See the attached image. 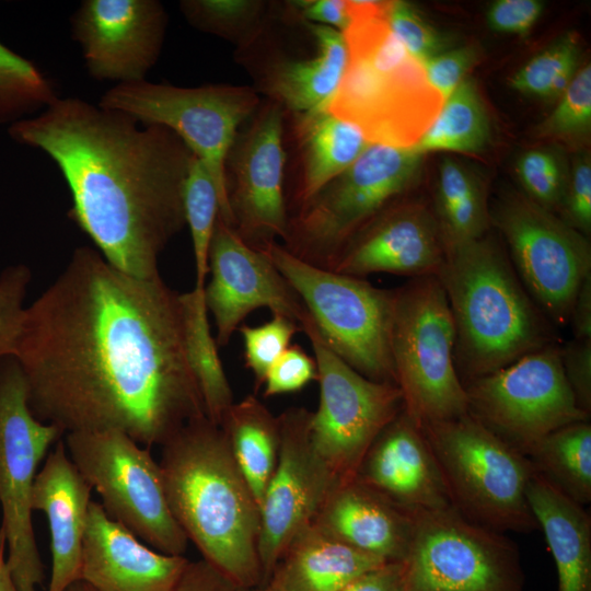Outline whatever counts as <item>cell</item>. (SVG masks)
I'll list each match as a JSON object with an SVG mask.
<instances>
[{"label": "cell", "mask_w": 591, "mask_h": 591, "mask_svg": "<svg viewBox=\"0 0 591 591\" xmlns=\"http://www.w3.org/2000/svg\"><path fill=\"white\" fill-rule=\"evenodd\" d=\"M179 293L89 246L26 306L15 352L36 419L65 434L117 430L162 445L206 416L184 345Z\"/></svg>", "instance_id": "obj_1"}, {"label": "cell", "mask_w": 591, "mask_h": 591, "mask_svg": "<svg viewBox=\"0 0 591 591\" xmlns=\"http://www.w3.org/2000/svg\"><path fill=\"white\" fill-rule=\"evenodd\" d=\"M8 132L55 162L71 193L68 216L109 264L139 278L160 275L161 253L186 224L194 155L174 132L78 97H57Z\"/></svg>", "instance_id": "obj_2"}, {"label": "cell", "mask_w": 591, "mask_h": 591, "mask_svg": "<svg viewBox=\"0 0 591 591\" xmlns=\"http://www.w3.org/2000/svg\"><path fill=\"white\" fill-rule=\"evenodd\" d=\"M161 448L166 499L188 541L239 589L262 586L259 505L223 429L204 416Z\"/></svg>", "instance_id": "obj_3"}, {"label": "cell", "mask_w": 591, "mask_h": 591, "mask_svg": "<svg viewBox=\"0 0 591 591\" xmlns=\"http://www.w3.org/2000/svg\"><path fill=\"white\" fill-rule=\"evenodd\" d=\"M437 277L455 326L454 360L463 384L557 344L554 324L493 237L447 246Z\"/></svg>", "instance_id": "obj_4"}, {"label": "cell", "mask_w": 591, "mask_h": 591, "mask_svg": "<svg viewBox=\"0 0 591 591\" xmlns=\"http://www.w3.org/2000/svg\"><path fill=\"white\" fill-rule=\"evenodd\" d=\"M348 2V62L328 111L357 126L370 143L414 147L443 100L392 33L385 1Z\"/></svg>", "instance_id": "obj_5"}, {"label": "cell", "mask_w": 591, "mask_h": 591, "mask_svg": "<svg viewBox=\"0 0 591 591\" xmlns=\"http://www.w3.org/2000/svg\"><path fill=\"white\" fill-rule=\"evenodd\" d=\"M455 326L437 276L394 289L390 350L403 409L420 428L467 413L455 367Z\"/></svg>", "instance_id": "obj_6"}, {"label": "cell", "mask_w": 591, "mask_h": 591, "mask_svg": "<svg viewBox=\"0 0 591 591\" xmlns=\"http://www.w3.org/2000/svg\"><path fill=\"white\" fill-rule=\"evenodd\" d=\"M421 429L462 515L502 533L540 529L526 497L533 468L524 454L468 413Z\"/></svg>", "instance_id": "obj_7"}, {"label": "cell", "mask_w": 591, "mask_h": 591, "mask_svg": "<svg viewBox=\"0 0 591 591\" xmlns=\"http://www.w3.org/2000/svg\"><path fill=\"white\" fill-rule=\"evenodd\" d=\"M262 252L300 297L333 352L363 376L395 384L390 350L394 290L313 266L277 242Z\"/></svg>", "instance_id": "obj_8"}, {"label": "cell", "mask_w": 591, "mask_h": 591, "mask_svg": "<svg viewBox=\"0 0 591 591\" xmlns=\"http://www.w3.org/2000/svg\"><path fill=\"white\" fill-rule=\"evenodd\" d=\"M422 157L414 147L370 143L346 171L300 206L289 219L282 246L329 269L349 239L412 187Z\"/></svg>", "instance_id": "obj_9"}, {"label": "cell", "mask_w": 591, "mask_h": 591, "mask_svg": "<svg viewBox=\"0 0 591 591\" xmlns=\"http://www.w3.org/2000/svg\"><path fill=\"white\" fill-rule=\"evenodd\" d=\"M258 104L256 92L247 86L181 88L142 80L114 85L97 105L174 132L208 170L219 196V218L233 229L227 160L239 127Z\"/></svg>", "instance_id": "obj_10"}, {"label": "cell", "mask_w": 591, "mask_h": 591, "mask_svg": "<svg viewBox=\"0 0 591 591\" xmlns=\"http://www.w3.org/2000/svg\"><path fill=\"white\" fill-rule=\"evenodd\" d=\"M63 442L111 519L153 549L184 556L189 541L170 509L150 448L117 430L70 432Z\"/></svg>", "instance_id": "obj_11"}, {"label": "cell", "mask_w": 591, "mask_h": 591, "mask_svg": "<svg viewBox=\"0 0 591 591\" xmlns=\"http://www.w3.org/2000/svg\"><path fill=\"white\" fill-rule=\"evenodd\" d=\"M404 591H523L515 543L452 506L415 513Z\"/></svg>", "instance_id": "obj_12"}, {"label": "cell", "mask_w": 591, "mask_h": 591, "mask_svg": "<svg viewBox=\"0 0 591 591\" xmlns=\"http://www.w3.org/2000/svg\"><path fill=\"white\" fill-rule=\"evenodd\" d=\"M65 436L34 417L15 356L0 360V508L7 538V564L19 591H37L45 567L32 522L31 491L37 468Z\"/></svg>", "instance_id": "obj_13"}, {"label": "cell", "mask_w": 591, "mask_h": 591, "mask_svg": "<svg viewBox=\"0 0 591 591\" xmlns=\"http://www.w3.org/2000/svg\"><path fill=\"white\" fill-rule=\"evenodd\" d=\"M299 326L311 343L318 372L311 442L337 482H349L375 438L403 409L402 393L396 384L372 381L341 360L310 314Z\"/></svg>", "instance_id": "obj_14"}, {"label": "cell", "mask_w": 591, "mask_h": 591, "mask_svg": "<svg viewBox=\"0 0 591 591\" xmlns=\"http://www.w3.org/2000/svg\"><path fill=\"white\" fill-rule=\"evenodd\" d=\"M467 413L521 453L565 425L589 420L549 345L464 384Z\"/></svg>", "instance_id": "obj_15"}, {"label": "cell", "mask_w": 591, "mask_h": 591, "mask_svg": "<svg viewBox=\"0 0 591 591\" xmlns=\"http://www.w3.org/2000/svg\"><path fill=\"white\" fill-rule=\"evenodd\" d=\"M509 259L537 306L557 326L569 324L578 290L591 274L587 236L522 195H508L490 213Z\"/></svg>", "instance_id": "obj_16"}, {"label": "cell", "mask_w": 591, "mask_h": 591, "mask_svg": "<svg viewBox=\"0 0 591 591\" xmlns=\"http://www.w3.org/2000/svg\"><path fill=\"white\" fill-rule=\"evenodd\" d=\"M311 414L304 407H289L278 416V460L259 505L262 586L267 584L290 542L314 521L338 484L311 442Z\"/></svg>", "instance_id": "obj_17"}, {"label": "cell", "mask_w": 591, "mask_h": 591, "mask_svg": "<svg viewBox=\"0 0 591 591\" xmlns=\"http://www.w3.org/2000/svg\"><path fill=\"white\" fill-rule=\"evenodd\" d=\"M208 273L211 277L204 296L220 347L228 345L245 317L258 308H267L298 325L309 313L269 257L247 245L219 217L209 246Z\"/></svg>", "instance_id": "obj_18"}, {"label": "cell", "mask_w": 591, "mask_h": 591, "mask_svg": "<svg viewBox=\"0 0 591 591\" xmlns=\"http://www.w3.org/2000/svg\"><path fill=\"white\" fill-rule=\"evenodd\" d=\"M167 16L157 0H84L71 34L89 76L116 84L146 80L164 42Z\"/></svg>", "instance_id": "obj_19"}, {"label": "cell", "mask_w": 591, "mask_h": 591, "mask_svg": "<svg viewBox=\"0 0 591 591\" xmlns=\"http://www.w3.org/2000/svg\"><path fill=\"white\" fill-rule=\"evenodd\" d=\"M282 106L273 102L232 147L227 164L234 176L229 202L233 230L252 248L263 251L286 239L289 218L283 197Z\"/></svg>", "instance_id": "obj_20"}, {"label": "cell", "mask_w": 591, "mask_h": 591, "mask_svg": "<svg viewBox=\"0 0 591 591\" xmlns=\"http://www.w3.org/2000/svg\"><path fill=\"white\" fill-rule=\"evenodd\" d=\"M391 205L349 239L329 270L358 278L376 273L437 276L447 246L436 216L418 204Z\"/></svg>", "instance_id": "obj_21"}, {"label": "cell", "mask_w": 591, "mask_h": 591, "mask_svg": "<svg viewBox=\"0 0 591 591\" xmlns=\"http://www.w3.org/2000/svg\"><path fill=\"white\" fill-rule=\"evenodd\" d=\"M355 479L412 513L451 506L427 438L404 409L375 438Z\"/></svg>", "instance_id": "obj_22"}, {"label": "cell", "mask_w": 591, "mask_h": 591, "mask_svg": "<svg viewBox=\"0 0 591 591\" xmlns=\"http://www.w3.org/2000/svg\"><path fill=\"white\" fill-rule=\"evenodd\" d=\"M189 559L142 544L91 501L82 542L80 580L96 591H173Z\"/></svg>", "instance_id": "obj_23"}, {"label": "cell", "mask_w": 591, "mask_h": 591, "mask_svg": "<svg viewBox=\"0 0 591 591\" xmlns=\"http://www.w3.org/2000/svg\"><path fill=\"white\" fill-rule=\"evenodd\" d=\"M91 491L60 439L37 472L31 491V509L45 513L50 531L53 561L47 591H66L80 580Z\"/></svg>", "instance_id": "obj_24"}, {"label": "cell", "mask_w": 591, "mask_h": 591, "mask_svg": "<svg viewBox=\"0 0 591 591\" xmlns=\"http://www.w3.org/2000/svg\"><path fill=\"white\" fill-rule=\"evenodd\" d=\"M313 523L352 548L392 563L407 555L415 513L354 478L334 486Z\"/></svg>", "instance_id": "obj_25"}, {"label": "cell", "mask_w": 591, "mask_h": 591, "mask_svg": "<svg viewBox=\"0 0 591 591\" xmlns=\"http://www.w3.org/2000/svg\"><path fill=\"white\" fill-rule=\"evenodd\" d=\"M385 563L352 548L312 522L290 542L266 586L278 591H339Z\"/></svg>", "instance_id": "obj_26"}, {"label": "cell", "mask_w": 591, "mask_h": 591, "mask_svg": "<svg viewBox=\"0 0 591 591\" xmlns=\"http://www.w3.org/2000/svg\"><path fill=\"white\" fill-rule=\"evenodd\" d=\"M531 510L557 569V591H591V517L533 471L526 486Z\"/></svg>", "instance_id": "obj_27"}, {"label": "cell", "mask_w": 591, "mask_h": 591, "mask_svg": "<svg viewBox=\"0 0 591 591\" xmlns=\"http://www.w3.org/2000/svg\"><path fill=\"white\" fill-rule=\"evenodd\" d=\"M305 24L316 42V56L281 61L271 68L267 78L271 96L297 115L328 109L348 62L343 32L326 25Z\"/></svg>", "instance_id": "obj_28"}, {"label": "cell", "mask_w": 591, "mask_h": 591, "mask_svg": "<svg viewBox=\"0 0 591 591\" xmlns=\"http://www.w3.org/2000/svg\"><path fill=\"white\" fill-rule=\"evenodd\" d=\"M296 129L303 162L297 194L301 206L346 171L370 142L357 126L328 109L297 115Z\"/></svg>", "instance_id": "obj_29"}, {"label": "cell", "mask_w": 591, "mask_h": 591, "mask_svg": "<svg viewBox=\"0 0 591 591\" xmlns=\"http://www.w3.org/2000/svg\"><path fill=\"white\" fill-rule=\"evenodd\" d=\"M220 427L240 471L260 505L278 460L279 418L250 394L232 404Z\"/></svg>", "instance_id": "obj_30"}, {"label": "cell", "mask_w": 591, "mask_h": 591, "mask_svg": "<svg viewBox=\"0 0 591 591\" xmlns=\"http://www.w3.org/2000/svg\"><path fill=\"white\" fill-rule=\"evenodd\" d=\"M522 454L533 471L559 493L586 506L591 501V425H565L545 434Z\"/></svg>", "instance_id": "obj_31"}, {"label": "cell", "mask_w": 591, "mask_h": 591, "mask_svg": "<svg viewBox=\"0 0 591 591\" xmlns=\"http://www.w3.org/2000/svg\"><path fill=\"white\" fill-rule=\"evenodd\" d=\"M186 356L198 384L207 418L221 425L234 403L233 393L211 334L204 287L179 293Z\"/></svg>", "instance_id": "obj_32"}, {"label": "cell", "mask_w": 591, "mask_h": 591, "mask_svg": "<svg viewBox=\"0 0 591 591\" xmlns=\"http://www.w3.org/2000/svg\"><path fill=\"white\" fill-rule=\"evenodd\" d=\"M490 139V123L475 83L464 79L443 102L432 124L414 148L421 154L433 151L477 153Z\"/></svg>", "instance_id": "obj_33"}, {"label": "cell", "mask_w": 591, "mask_h": 591, "mask_svg": "<svg viewBox=\"0 0 591 591\" xmlns=\"http://www.w3.org/2000/svg\"><path fill=\"white\" fill-rule=\"evenodd\" d=\"M437 215L445 246L482 237L490 224L480 182L449 158L440 165Z\"/></svg>", "instance_id": "obj_34"}, {"label": "cell", "mask_w": 591, "mask_h": 591, "mask_svg": "<svg viewBox=\"0 0 591 591\" xmlns=\"http://www.w3.org/2000/svg\"><path fill=\"white\" fill-rule=\"evenodd\" d=\"M57 97L53 83L34 62L0 42V126L39 114Z\"/></svg>", "instance_id": "obj_35"}, {"label": "cell", "mask_w": 591, "mask_h": 591, "mask_svg": "<svg viewBox=\"0 0 591 591\" xmlns=\"http://www.w3.org/2000/svg\"><path fill=\"white\" fill-rule=\"evenodd\" d=\"M184 211L193 242L195 285L205 287L209 246L220 215V202L208 170L195 155H193L184 187Z\"/></svg>", "instance_id": "obj_36"}, {"label": "cell", "mask_w": 591, "mask_h": 591, "mask_svg": "<svg viewBox=\"0 0 591 591\" xmlns=\"http://www.w3.org/2000/svg\"><path fill=\"white\" fill-rule=\"evenodd\" d=\"M579 51L577 35H563L515 72L512 88L541 99L560 96L578 71Z\"/></svg>", "instance_id": "obj_37"}, {"label": "cell", "mask_w": 591, "mask_h": 591, "mask_svg": "<svg viewBox=\"0 0 591 591\" xmlns=\"http://www.w3.org/2000/svg\"><path fill=\"white\" fill-rule=\"evenodd\" d=\"M244 343L245 367L254 375L256 387L264 384L267 372L278 357L290 346L299 325L280 314L259 326L241 325L237 329Z\"/></svg>", "instance_id": "obj_38"}, {"label": "cell", "mask_w": 591, "mask_h": 591, "mask_svg": "<svg viewBox=\"0 0 591 591\" xmlns=\"http://www.w3.org/2000/svg\"><path fill=\"white\" fill-rule=\"evenodd\" d=\"M384 12L394 36L421 65L447 50L448 38L427 22L412 3L385 1Z\"/></svg>", "instance_id": "obj_39"}, {"label": "cell", "mask_w": 591, "mask_h": 591, "mask_svg": "<svg viewBox=\"0 0 591 591\" xmlns=\"http://www.w3.org/2000/svg\"><path fill=\"white\" fill-rule=\"evenodd\" d=\"M591 127V67L584 66L560 95L553 113L543 123V135L552 137H579Z\"/></svg>", "instance_id": "obj_40"}, {"label": "cell", "mask_w": 591, "mask_h": 591, "mask_svg": "<svg viewBox=\"0 0 591 591\" xmlns=\"http://www.w3.org/2000/svg\"><path fill=\"white\" fill-rule=\"evenodd\" d=\"M263 3L251 0H187L181 9L195 27L222 36L248 26L262 13Z\"/></svg>", "instance_id": "obj_41"}, {"label": "cell", "mask_w": 591, "mask_h": 591, "mask_svg": "<svg viewBox=\"0 0 591 591\" xmlns=\"http://www.w3.org/2000/svg\"><path fill=\"white\" fill-rule=\"evenodd\" d=\"M31 280L32 270L25 264L7 266L0 273V360L15 356Z\"/></svg>", "instance_id": "obj_42"}, {"label": "cell", "mask_w": 591, "mask_h": 591, "mask_svg": "<svg viewBox=\"0 0 591 591\" xmlns=\"http://www.w3.org/2000/svg\"><path fill=\"white\" fill-rule=\"evenodd\" d=\"M518 175L529 198L551 211L559 207L566 182L559 162L552 152H525L519 159Z\"/></svg>", "instance_id": "obj_43"}, {"label": "cell", "mask_w": 591, "mask_h": 591, "mask_svg": "<svg viewBox=\"0 0 591 591\" xmlns=\"http://www.w3.org/2000/svg\"><path fill=\"white\" fill-rule=\"evenodd\" d=\"M314 357L300 345L289 346L274 362L264 381V396H275L300 391L311 381H317Z\"/></svg>", "instance_id": "obj_44"}, {"label": "cell", "mask_w": 591, "mask_h": 591, "mask_svg": "<svg viewBox=\"0 0 591 591\" xmlns=\"http://www.w3.org/2000/svg\"><path fill=\"white\" fill-rule=\"evenodd\" d=\"M476 59L477 51L473 46L447 49L422 65L426 79L444 102L464 80Z\"/></svg>", "instance_id": "obj_45"}, {"label": "cell", "mask_w": 591, "mask_h": 591, "mask_svg": "<svg viewBox=\"0 0 591 591\" xmlns=\"http://www.w3.org/2000/svg\"><path fill=\"white\" fill-rule=\"evenodd\" d=\"M558 208H563L561 218L570 227L587 236L591 229V164L588 158L575 163L569 184Z\"/></svg>", "instance_id": "obj_46"}, {"label": "cell", "mask_w": 591, "mask_h": 591, "mask_svg": "<svg viewBox=\"0 0 591 591\" xmlns=\"http://www.w3.org/2000/svg\"><path fill=\"white\" fill-rule=\"evenodd\" d=\"M560 359L577 405L591 413V338H573L560 346Z\"/></svg>", "instance_id": "obj_47"}, {"label": "cell", "mask_w": 591, "mask_h": 591, "mask_svg": "<svg viewBox=\"0 0 591 591\" xmlns=\"http://www.w3.org/2000/svg\"><path fill=\"white\" fill-rule=\"evenodd\" d=\"M543 9L544 2L538 0H497L487 11V24L498 33L525 34Z\"/></svg>", "instance_id": "obj_48"}, {"label": "cell", "mask_w": 591, "mask_h": 591, "mask_svg": "<svg viewBox=\"0 0 591 591\" xmlns=\"http://www.w3.org/2000/svg\"><path fill=\"white\" fill-rule=\"evenodd\" d=\"M305 23L326 25L345 32L350 24L349 2L344 0H301L291 2Z\"/></svg>", "instance_id": "obj_49"}, {"label": "cell", "mask_w": 591, "mask_h": 591, "mask_svg": "<svg viewBox=\"0 0 591 591\" xmlns=\"http://www.w3.org/2000/svg\"><path fill=\"white\" fill-rule=\"evenodd\" d=\"M230 579L202 558L189 560L173 591H240Z\"/></svg>", "instance_id": "obj_50"}, {"label": "cell", "mask_w": 591, "mask_h": 591, "mask_svg": "<svg viewBox=\"0 0 591 591\" xmlns=\"http://www.w3.org/2000/svg\"><path fill=\"white\" fill-rule=\"evenodd\" d=\"M339 591H404L403 563H385L360 575Z\"/></svg>", "instance_id": "obj_51"}, {"label": "cell", "mask_w": 591, "mask_h": 591, "mask_svg": "<svg viewBox=\"0 0 591 591\" xmlns=\"http://www.w3.org/2000/svg\"><path fill=\"white\" fill-rule=\"evenodd\" d=\"M573 338H591V274L582 281L570 313Z\"/></svg>", "instance_id": "obj_52"}, {"label": "cell", "mask_w": 591, "mask_h": 591, "mask_svg": "<svg viewBox=\"0 0 591 591\" xmlns=\"http://www.w3.org/2000/svg\"><path fill=\"white\" fill-rule=\"evenodd\" d=\"M0 591H19L7 564V538L0 526Z\"/></svg>", "instance_id": "obj_53"}, {"label": "cell", "mask_w": 591, "mask_h": 591, "mask_svg": "<svg viewBox=\"0 0 591 591\" xmlns=\"http://www.w3.org/2000/svg\"><path fill=\"white\" fill-rule=\"evenodd\" d=\"M66 591H96L89 583L78 580L70 584Z\"/></svg>", "instance_id": "obj_54"}, {"label": "cell", "mask_w": 591, "mask_h": 591, "mask_svg": "<svg viewBox=\"0 0 591 591\" xmlns=\"http://www.w3.org/2000/svg\"><path fill=\"white\" fill-rule=\"evenodd\" d=\"M240 591H278L274 588H271L270 586H259V587H255V588H251V589H241Z\"/></svg>", "instance_id": "obj_55"}]
</instances>
